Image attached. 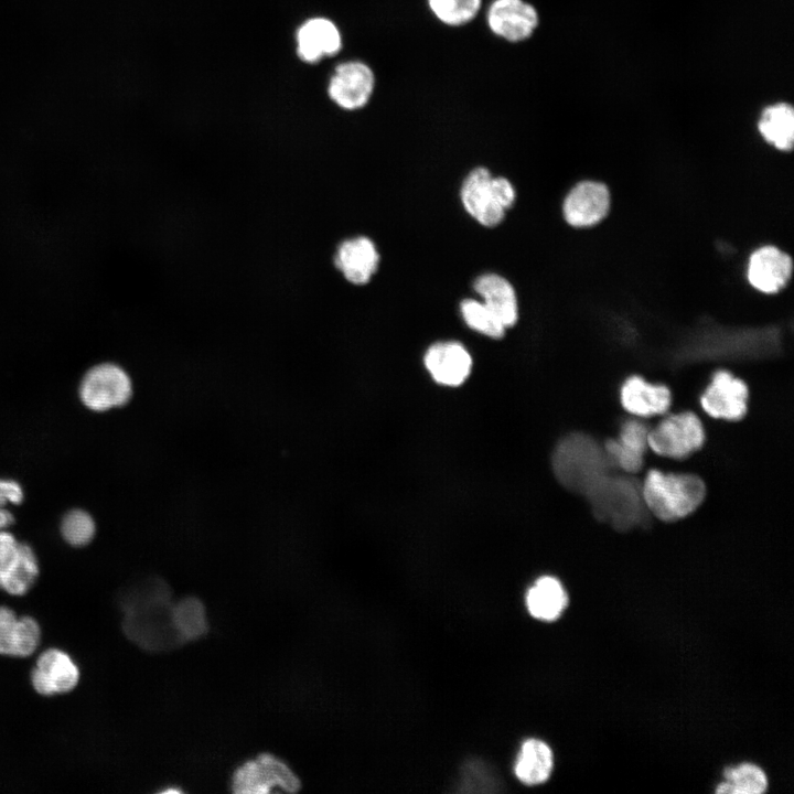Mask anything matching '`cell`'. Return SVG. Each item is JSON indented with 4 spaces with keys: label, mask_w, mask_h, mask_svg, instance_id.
<instances>
[{
    "label": "cell",
    "mask_w": 794,
    "mask_h": 794,
    "mask_svg": "<svg viewBox=\"0 0 794 794\" xmlns=\"http://www.w3.org/2000/svg\"><path fill=\"white\" fill-rule=\"evenodd\" d=\"M461 200L466 212L484 226H496L504 218L505 210L496 200L492 175L485 168H476L465 178Z\"/></svg>",
    "instance_id": "obj_12"
},
{
    "label": "cell",
    "mask_w": 794,
    "mask_h": 794,
    "mask_svg": "<svg viewBox=\"0 0 794 794\" xmlns=\"http://www.w3.org/2000/svg\"><path fill=\"white\" fill-rule=\"evenodd\" d=\"M24 500V491L19 482L0 478V529H8L15 518L8 505H19Z\"/></svg>",
    "instance_id": "obj_29"
},
{
    "label": "cell",
    "mask_w": 794,
    "mask_h": 794,
    "mask_svg": "<svg viewBox=\"0 0 794 794\" xmlns=\"http://www.w3.org/2000/svg\"><path fill=\"white\" fill-rule=\"evenodd\" d=\"M60 532L62 538L73 547H84L90 544L96 535L94 517L83 508L67 511L61 521Z\"/></svg>",
    "instance_id": "obj_26"
},
{
    "label": "cell",
    "mask_w": 794,
    "mask_h": 794,
    "mask_svg": "<svg viewBox=\"0 0 794 794\" xmlns=\"http://www.w3.org/2000/svg\"><path fill=\"white\" fill-rule=\"evenodd\" d=\"M792 267V259L787 254L774 246H763L751 254L747 277L754 289L763 293H774L788 281Z\"/></svg>",
    "instance_id": "obj_13"
},
{
    "label": "cell",
    "mask_w": 794,
    "mask_h": 794,
    "mask_svg": "<svg viewBox=\"0 0 794 794\" xmlns=\"http://www.w3.org/2000/svg\"><path fill=\"white\" fill-rule=\"evenodd\" d=\"M40 642L41 627L34 618L18 616L12 609L0 605V655L28 657Z\"/></svg>",
    "instance_id": "obj_16"
},
{
    "label": "cell",
    "mask_w": 794,
    "mask_h": 794,
    "mask_svg": "<svg viewBox=\"0 0 794 794\" xmlns=\"http://www.w3.org/2000/svg\"><path fill=\"white\" fill-rule=\"evenodd\" d=\"M300 781L293 771L271 754H260L236 769L232 777L233 791L239 794H267L273 790L296 792Z\"/></svg>",
    "instance_id": "obj_5"
},
{
    "label": "cell",
    "mask_w": 794,
    "mask_h": 794,
    "mask_svg": "<svg viewBox=\"0 0 794 794\" xmlns=\"http://www.w3.org/2000/svg\"><path fill=\"white\" fill-rule=\"evenodd\" d=\"M610 208V193L600 182L582 181L568 193L564 216L573 227H589L605 217Z\"/></svg>",
    "instance_id": "obj_10"
},
{
    "label": "cell",
    "mask_w": 794,
    "mask_h": 794,
    "mask_svg": "<svg viewBox=\"0 0 794 794\" xmlns=\"http://www.w3.org/2000/svg\"><path fill=\"white\" fill-rule=\"evenodd\" d=\"M40 572L33 548L8 529H0V590L24 596L34 584Z\"/></svg>",
    "instance_id": "obj_6"
},
{
    "label": "cell",
    "mask_w": 794,
    "mask_h": 794,
    "mask_svg": "<svg viewBox=\"0 0 794 794\" xmlns=\"http://www.w3.org/2000/svg\"><path fill=\"white\" fill-rule=\"evenodd\" d=\"M172 604L171 592L163 581L141 586L124 604L127 635L151 651L181 644L172 621Z\"/></svg>",
    "instance_id": "obj_1"
},
{
    "label": "cell",
    "mask_w": 794,
    "mask_h": 794,
    "mask_svg": "<svg viewBox=\"0 0 794 794\" xmlns=\"http://www.w3.org/2000/svg\"><path fill=\"white\" fill-rule=\"evenodd\" d=\"M706 495L704 481L690 473L650 470L642 485V498L647 509L658 519H682L702 503Z\"/></svg>",
    "instance_id": "obj_2"
},
{
    "label": "cell",
    "mask_w": 794,
    "mask_h": 794,
    "mask_svg": "<svg viewBox=\"0 0 794 794\" xmlns=\"http://www.w3.org/2000/svg\"><path fill=\"white\" fill-rule=\"evenodd\" d=\"M428 3L441 22L453 26L470 22L481 7V0H428Z\"/></svg>",
    "instance_id": "obj_28"
},
{
    "label": "cell",
    "mask_w": 794,
    "mask_h": 794,
    "mask_svg": "<svg viewBox=\"0 0 794 794\" xmlns=\"http://www.w3.org/2000/svg\"><path fill=\"white\" fill-rule=\"evenodd\" d=\"M474 290L482 302L501 320L505 328L513 326L518 319L517 299L512 285L495 273L480 276Z\"/></svg>",
    "instance_id": "obj_20"
},
{
    "label": "cell",
    "mask_w": 794,
    "mask_h": 794,
    "mask_svg": "<svg viewBox=\"0 0 794 794\" xmlns=\"http://www.w3.org/2000/svg\"><path fill=\"white\" fill-rule=\"evenodd\" d=\"M378 264L379 254L374 243L363 236L343 242L335 254V266L354 285L367 283Z\"/></svg>",
    "instance_id": "obj_18"
},
{
    "label": "cell",
    "mask_w": 794,
    "mask_h": 794,
    "mask_svg": "<svg viewBox=\"0 0 794 794\" xmlns=\"http://www.w3.org/2000/svg\"><path fill=\"white\" fill-rule=\"evenodd\" d=\"M172 621L181 644L202 637L208 627L205 608L194 597L183 598L172 604Z\"/></svg>",
    "instance_id": "obj_24"
},
{
    "label": "cell",
    "mask_w": 794,
    "mask_h": 794,
    "mask_svg": "<svg viewBox=\"0 0 794 794\" xmlns=\"http://www.w3.org/2000/svg\"><path fill=\"white\" fill-rule=\"evenodd\" d=\"M648 428L639 420H629L621 427L618 439L605 442L608 458L627 473L639 472L644 463Z\"/></svg>",
    "instance_id": "obj_19"
},
{
    "label": "cell",
    "mask_w": 794,
    "mask_h": 794,
    "mask_svg": "<svg viewBox=\"0 0 794 794\" xmlns=\"http://www.w3.org/2000/svg\"><path fill=\"white\" fill-rule=\"evenodd\" d=\"M726 781L716 790L723 794H761L768 788L766 775L761 768L752 763L729 766L723 772Z\"/></svg>",
    "instance_id": "obj_25"
},
{
    "label": "cell",
    "mask_w": 794,
    "mask_h": 794,
    "mask_svg": "<svg viewBox=\"0 0 794 794\" xmlns=\"http://www.w3.org/2000/svg\"><path fill=\"white\" fill-rule=\"evenodd\" d=\"M552 768L554 755L549 745L538 739H528L522 744L514 771L522 783L538 785L547 781Z\"/></svg>",
    "instance_id": "obj_22"
},
{
    "label": "cell",
    "mask_w": 794,
    "mask_h": 794,
    "mask_svg": "<svg viewBox=\"0 0 794 794\" xmlns=\"http://www.w3.org/2000/svg\"><path fill=\"white\" fill-rule=\"evenodd\" d=\"M622 407L639 417L665 414L672 404L669 389L662 384H652L640 376L626 378L620 389Z\"/></svg>",
    "instance_id": "obj_17"
},
{
    "label": "cell",
    "mask_w": 794,
    "mask_h": 794,
    "mask_svg": "<svg viewBox=\"0 0 794 794\" xmlns=\"http://www.w3.org/2000/svg\"><path fill=\"white\" fill-rule=\"evenodd\" d=\"M79 668L64 651L50 647L36 658L31 672V684L42 696H54L73 690L79 682Z\"/></svg>",
    "instance_id": "obj_8"
},
{
    "label": "cell",
    "mask_w": 794,
    "mask_h": 794,
    "mask_svg": "<svg viewBox=\"0 0 794 794\" xmlns=\"http://www.w3.org/2000/svg\"><path fill=\"white\" fill-rule=\"evenodd\" d=\"M492 186L497 202L504 210L509 208L515 201V191L513 185L505 178H493Z\"/></svg>",
    "instance_id": "obj_30"
},
{
    "label": "cell",
    "mask_w": 794,
    "mask_h": 794,
    "mask_svg": "<svg viewBox=\"0 0 794 794\" xmlns=\"http://www.w3.org/2000/svg\"><path fill=\"white\" fill-rule=\"evenodd\" d=\"M373 71L364 63L351 61L339 64L328 85L331 100L346 110L364 107L374 90Z\"/></svg>",
    "instance_id": "obj_9"
},
{
    "label": "cell",
    "mask_w": 794,
    "mask_h": 794,
    "mask_svg": "<svg viewBox=\"0 0 794 794\" xmlns=\"http://www.w3.org/2000/svg\"><path fill=\"white\" fill-rule=\"evenodd\" d=\"M748 399L747 384L722 369L713 374L700 397V405L704 411L715 419L736 421L747 414Z\"/></svg>",
    "instance_id": "obj_7"
},
{
    "label": "cell",
    "mask_w": 794,
    "mask_h": 794,
    "mask_svg": "<svg viewBox=\"0 0 794 794\" xmlns=\"http://www.w3.org/2000/svg\"><path fill=\"white\" fill-rule=\"evenodd\" d=\"M487 23L496 35L519 42L533 34L538 25V14L524 0H495L489 9Z\"/></svg>",
    "instance_id": "obj_11"
},
{
    "label": "cell",
    "mask_w": 794,
    "mask_h": 794,
    "mask_svg": "<svg viewBox=\"0 0 794 794\" xmlns=\"http://www.w3.org/2000/svg\"><path fill=\"white\" fill-rule=\"evenodd\" d=\"M704 442L702 422L691 411L666 416L647 433L648 449L669 459H684L700 449Z\"/></svg>",
    "instance_id": "obj_4"
},
{
    "label": "cell",
    "mask_w": 794,
    "mask_h": 794,
    "mask_svg": "<svg viewBox=\"0 0 794 794\" xmlns=\"http://www.w3.org/2000/svg\"><path fill=\"white\" fill-rule=\"evenodd\" d=\"M460 310L465 323L474 331L492 339L504 335L506 328L482 301L465 299Z\"/></svg>",
    "instance_id": "obj_27"
},
{
    "label": "cell",
    "mask_w": 794,
    "mask_h": 794,
    "mask_svg": "<svg viewBox=\"0 0 794 794\" xmlns=\"http://www.w3.org/2000/svg\"><path fill=\"white\" fill-rule=\"evenodd\" d=\"M82 404L94 412L125 406L132 397V382L118 364L103 362L92 366L78 387Z\"/></svg>",
    "instance_id": "obj_3"
},
{
    "label": "cell",
    "mask_w": 794,
    "mask_h": 794,
    "mask_svg": "<svg viewBox=\"0 0 794 794\" xmlns=\"http://www.w3.org/2000/svg\"><path fill=\"white\" fill-rule=\"evenodd\" d=\"M568 602L567 593L558 579L543 576L527 591L526 605L532 616L550 622L560 616Z\"/></svg>",
    "instance_id": "obj_21"
},
{
    "label": "cell",
    "mask_w": 794,
    "mask_h": 794,
    "mask_svg": "<svg viewBox=\"0 0 794 794\" xmlns=\"http://www.w3.org/2000/svg\"><path fill=\"white\" fill-rule=\"evenodd\" d=\"M425 365L438 384L459 386L471 373L472 358L462 344L439 342L432 344L426 352Z\"/></svg>",
    "instance_id": "obj_15"
},
{
    "label": "cell",
    "mask_w": 794,
    "mask_h": 794,
    "mask_svg": "<svg viewBox=\"0 0 794 794\" xmlns=\"http://www.w3.org/2000/svg\"><path fill=\"white\" fill-rule=\"evenodd\" d=\"M761 137L774 148L788 151L794 142V110L787 103L765 107L759 118Z\"/></svg>",
    "instance_id": "obj_23"
},
{
    "label": "cell",
    "mask_w": 794,
    "mask_h": 794,
    "mask_svg": "<svg viewBox=\"0 0 794 794\" xmlns=\"http://www.w3.org/2000/svg\"><path fill=\"white\" fill-rule=\"evenodd\" d=\"M341 46V33L326 18L308 19L296 32V54L304 63H316L335 55Z\"/></svg>",
    "instance_id": "obj_14"
}]
</instances>
